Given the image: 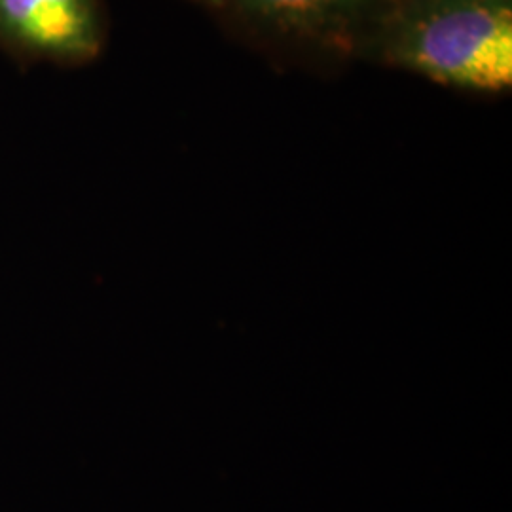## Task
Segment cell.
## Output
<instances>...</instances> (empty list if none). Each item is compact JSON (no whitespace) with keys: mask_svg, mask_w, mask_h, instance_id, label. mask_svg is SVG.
Returning <instances> with one entry per match:
<instances>
[{"mask_svg":"<svg viewBox=\"0 0 512 512\" xmlns=\"http://www.w3.org/2000/svg\"><path fill=\"white\" fill-rule=\"evenodd\" d=\"M359 50L446 88L512 86V0H389Z\"/></svg>","mask_w":512,"mask_h":512,"instance_id":"obj_1","label":"cell"},{"mask_svg":"<svg viewBox=\"0 0 512 512\" xmlns=\"http://www.w3.org/2000/svg\"><path fill=\"white\" fill-rule=\"evenodd\" d=\"M105 33L99 0H0V48L29 63L86 65Z\"/></svg>","mask_w":512,"mask_h":512,"instance_id":"obj_2","label":"cell"},{"mask_svg":"<svg viewBox=\"0 0 512 512\" xmlns=\"http://www.w3.org/2000/svg\"><path fill=\"white\" fill-rule=\"evenodd\" d=\"M279 37L355 50L389 0H200Z\"/></svg>","mask_w":512,"mask_h":512,"instance_id":"obj_3","label":"cell"}]
</instances>
